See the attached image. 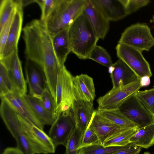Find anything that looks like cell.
Segmentation results:
<instances>
[{
	"instance_id": "3",
	"label": "cell",
	"mask_w": 154,
	"mask_h": 154,
	"mask_svg": "<svg viewBox=\"0 0 154 154\" xmlns=\"http://www.w3.org/2000/svg\"><path fill=\"white\" fill-rule=\"evenodd\" d=\"M87 0H59L53 11L44 21L51 37L70 24L82 13Z\"/></svg>"
},
{
	"instance_id": "18",
	"label": "cell",
	"mask_w": 154,
	"mask_h": 154,
	"mask_svg": "<svg viewBox=\"0 0 154 154\" xmlns=\"http://www.w3.org/2000/svg\"><path fill=\"white\" fill-rule=\"evenodd\" d=\"M97 134L101 145L114 134L124 130L99 114L95 110L89 125Z\"/></svg>"
},
{
	"instance_id": "13",
	"label": "cell",
	"mask_w": 154,
	"mask_h": 154,
	"mask_svg": "<svg viewBox=\"0 0 154 154\" xmlns=\"http://www.w3.org/2000/svg\"><path fill=\"white\" fill-rule=\"evenodd\" d=\"M17 5L14 17L7 41L0 59L10 56L18 50L17 45L21 31L23 19V5L21 0H17Z\"/></svg>"
},
{
	"instance_id": "14",
	"label": "cell",
	"mask_w": 154,
	"mask_h": 154,
	"mask_svg": "<svg viewBox=\"0 0 154 154\" xmlns=\"http://www.w3.org/2000/svg\"><path fill=\"white\" fill-rule=\"evenodd\" d=\"M17 115L22 129L29 139L44 152H49L50 153L55 152L56 148L48 135L43 130L39 128L17 113Z\"/></svg>"
},
{
	"instance_id": "4",
	"label": "cell",
	"mask_w": 154,
	"mask_h": 154,
	"mask_svg": "<svg viewBox=\"0 0 154 154\" xmlns=\"http://www.w3.org/2000/svg\"><path fill=\"white\" fill-rule=\"evenodd\" d=\"M0 113L6 127L17 142V147L24 154H44L43 152L37 147L24 132L17 113L2 99Z\"/></svg>"
},
{
	"instance_id": "1",
	"label": "cell",
	"mask_w": 154,
	"mask_h": 154,
	"mask_svg": "<svg viewBox=\"0 0 154 154\" xmlns=\"http://www.w3.org/2000/svg\"><path fill=\"white\" fill-rule=\"evenodd\" d=\"M26 59L38 64L45 73L48 88L55 98L56 86L61 66L55 54L52 37L44 21L35 19L23 29Z\"/></svg>"
},
{
	"instance_id": "40",
	"label": "cell",
	"mask_w": 154,
	"mask_h": 154,
	"mask_svg": "<svg viewBox=\"0 0 154 154\" xmlns=\"http://www.w3.org/2000/svg\"><path fill=\"white\" fill-rule=\"evenodd\" d=\"M150 77L148 75H145L140 79V83L141 87L148 86L150 84Z\"/></svg>"
},
{
	"instance_id": "23",
	"label": "cell",
	"mask_w": 154,
	"mask_h": 154,
	"mask_svg": "<svg viewBox=\"0 0 154 154\" xmlns=\"http://www.w3.org/2000/svg\"><path fill=\"white\" fill-rule=\"evenodd\" d=\"M39 121L44 126L51 125L56 118L47 110L42 104L39 99L26 94L22 96Z\"/></svg>"
},
{
	"instance_id": "8",
	"label": "cell",
	"mask_w": 154,
	"mask_h": 154,
	"mask_svg": "<svg viewBox=\"0 0 154 154\" xmlns=\"http://www.w3.org/2000/svg\"><path fill=\"white\" fill-rule=\"evenodd\" d=\"M118 109L139 128L154 124V116L142 104L135 94L125 100Z\"/></svg>"
},
{
	"instance_id": "33",
	"label": "cell",
	"mask_w": 154,
	"mask_h": 154,
	"mask_svg": "<svg viewBox=\"0 0 154 154\" xmlns=\"http://www.w3.org/2000/svg\"><path fill=\"white\" fill-rule=\"evenodd\" d=\"M127 15L147 5L150 2L149 0H120Z\"/></svg>"
},
{
	"instance_id": "6",
	"label": "cell",
	"mask_w": 154,
	"mask_h": 154,
	"mask_svg": "<svg viewBox=\"0 0 154 154\" xmlns=\"http://www.w3.org/2000/svg\"><path fill=\"white\" fill-rule=\"evenodd\" d=\"M118 43L128 45L142 52L149 51L154 46V38L148 25L138 23L132 25L125 30Z\"/></svg>"
},
{
	"instance_id": "7",
	"label": "cell",
	"mask_w": 154,
	"mask_h": 154,
	"mask_svg": "<svg viewBox=\"0 0 154 154\" xmlns=\"http://www.w3.org/2000/svg\"><path fill=\"white\" fill-rule=\"evenodd\" d=\"M119 59L124 61L140 79L145 75L151 77L152 73L149 63L142 51L133 47L118 43L116 47Z\"/></svg>"
},
{
	"instance_id": "19",
	"label": "cell",
	"mask_w": 154,
	"mask_h": 154,
	"mask_svg": "<svg viewBox=\"0 0 154 154\" xmlns=\"http://www.w3.org/2000/svg\"><path fill=\"white\" fill-rule=\"evenodd\" d=\"M73 83L76 100L93 103L96 97L93 79L87 74L73 76Z\"/></svg>"
},
{
	"instance_id": "30",
	"label": "cell",
	"mask_w": 154,
	"mask_h": 154,
	"mask_svg": "<svg viewBox=\"0 0 154 154\" xmlns=\"http://www.w3.org/2000/svg\"><path fill=\"white\" fill-rule=\"evenodd\" d=\"M17 1L13 0H2L0 5V30L8 20L15 9Z\"/></svg>"
},
{
	"instance_id": "15",
	"label": "cell",
	"mask_w": 154,
	"mask_h": 154,
	"mask_svg": "<svg viewBox=\"0 0 154 154\" xmlns=\"http://www.w3.org/2000/svg\"><path fill=\"white\" fill-rule=\"evenodd\" d=\"M82 13L87 18L97 37L103 39L109 29V21L91 0H87Z\"/></svg>"
},
{
	"instance_id": "22",
	"label": "cell",
	"mask_w": 154,
	"mask_h": 154,
	"mask_svg": "<svg viewBox=\"0 0 154 154\" xmlns=\"http://www.w3.org/2000/svg\"><path fill=\"white\" fill-rule=\"evenodd\" d=\"M68 27L52 37L54 49L61 66L64 65L68 54L71 52L68 36Z\"/></svg>"
},
{
	"instance_id": "38",
	"label": "cell",
	"mask_w": 154,
	"mask_h": 154,
	"mask_svg": "<svg viewBox=\"0 0 154 154\" xmlns=\"http://www.w3.org/2000/svg\"><path fill=\"white\" fill-rule=\"evenodd\" d=\"M140 147L129 144L121 149L112 154H139L141 150Z\"/></svg>"
},
{
	"instance_id": "31",
	"label": "cell",
	"mask_w": 154,
	"mask_h": 154,
	"mask_svg": "<svg viewBox=\"0 0 154 154\" xmlns=\"http://www.w3.org/2000/svg\"><path fill=\"white\" fill-rule=\"evenodd\" d=\"M123 146L104 147L100 144L94 145L80 148L77 154H112Z\"/></svg>"
},
{
	"instance_id": "10",
	"label": "cell",
	"mask_w": 154,
	"mask_h": 154,
	"mask_svg": "<svg viewBox=\"0 0 154 154\" xmlns=\"http://www.w3.org/2000/svg\"><path fill=\"white\" fill-rule=\"evenodd\" d=\"M141 87L140 80L116 88H112L98 99V108L106 110L118 109L125 100L135 94Z\"/></svg>"
},
{
	"instance_id": "5",
	"label": "cell",
	"mask_w": 154,
	"mask_h": 154,
	"mask_svg": "<svg viewBox=\"0 0 154 154\" xmlns=\"http://www.w3.org/2000/svg\"><path fill=\"white\" fill-rule=\"evenodd\" d=\"M73 77L64 65H63L58 73L56 86L54 109L56 118L62 112L71 109L76 100Z\"/></svg>"
},
{
	"instance_id": "21",
	"label": "cell",
	"mask_w": 154,
	"mask_h": 154,
	"mask_svg": "<svg viewBox=\"0 0 154 154\" xmlns=\"http://www.w3.org/2000/svg\"><path fill=\"white\" fill-rule=\"evenodd\" d=\"M109 21H117L127 16L120 0H91Z\"/></svg>"
},
{
	"instance_id": "20",
	"label": "cell",
	"mask_w": 154,
	"mask_h": 154,
	"mask_svg": "<svg viewBox=\"0 0 154 154\" xmlns=\"http://www.w3.org/2000/svg\"><path fill=\"white\" fill-rule=\"evenodd\" d=\"M110 77L112 89L122 87L140 80V78L122 60L119 59L112 65Z\"/></svg>"
},
{
	"instance_id": "2",
	"label": "cell",
	"mask_w": 154,
	"mask_h": 154,
	"mask_svg": "<svg viewBox=\"0 0 154 154\" xmlns=\"http://www.w3.org/2000/svg\"><path fill=\"white\" fill-rule=\"evenodd\" d=\"M68 33L71 52L80 59H88L99 39L84 14H80L70 24Z\"/></svg>"
},
{
	"instance_id": "11",
	"label": "cell",
	"mask_w": 154,
	"mask_h": 154,
	"mask_svg": "<svg viewBox=\"0 0 154 154\" xmlns=\"http://www.w3.org/2000/svg\"><path fill=\"white\" fill-rule=\"evenodd\" d=\"M25 71L29 94L39 99L44 91L48 88L43 70L38 64L26 59Z\"/></svg>"
},
{
	"instance_id": "35",
	"label": "cell",
	"mask_w": 154,
	"mask_h": 154,
	"mask_svg": "<svg viewBox=\"0 0 154 154\" xmlns=\"http://www.w3.org/2000/svg\"><path fill=\"white\" fill-rule=\"evenodd\" d=\"M59 0H36L42 11L41 20L44 21L51 13Z\"/></svg>"
},
{
	"instance_id": "42",
	"label": "cell",
	"mask_w": 154,
	"mask_h": 154,
	"mask_svg": "<svg viewBox=\"0 0 154 154\" xmlns=\"http://www.w3.org/2000/svg\"><path fill=\"white\" fill-rule=\"evenodd\" d=\"M143 154H152L150 153V152H145L143 153Z\"/></svg>"
},
{
	"instance_id": "36",
	"label": "cell",
	"mask_w": 154,
	"mask_h": 154,
	"mask_svg": "<svg viewBox=\"0 0 154 154\" xmlns=\"http://www.w3.org/2000/svg\"><path fill=\"white\" fill-rule=\"evenodd\" d=\"M39 99L44 108L55 117V100L48 88L44 91Z\"/></svg>"
},
{
	"instance_id": "41",
	"label": "cell",
	"mask_w": 154,
	"mask_h": 154,
	"mask_svg": "<svg viewBox=\"0 0 154 154\" xmlns=\"http://www.w3.org/2000/svg\"><path fill=\"white\" fill-rule=\"evenodd\" d=\"M150 22L151 23H153V28H154V15L152 16V18Z\"/></svg>"
},
{
	"instance_id": "17",
	"label": "cell",
	"mask_w": 154,
	"mask_h": 154,
	"mask_svg": "<svg viewBox=\"0 0 154 154\" xmlns=\"http://www.w3.org/2000/svg\"><path fill=\"white\" fill-rule=\"evenodd\" d=\"M75 127L84 133L91 122L95 111L93 103L75 100L71 108Z\"/></svg>"
},
{
	"instance_id": "27",
	"label": "cell",
	"mask_w": 154,
	"mask_h": 154,
	"mask_svg": "<svg viewBox=\"0 0 154 154\" xmlns=\"http://www.w3.org/2000/svg\"><path fill=\"white\" fill-rule=\"evenodd\" d=\"M0 96L1 98L9 93L16 92L6 66L2 61H0Z\"/></svg>"
},
{
	"instance_id": "39",
	"label": "cell",
	"mask_w": 154,
	"mask_h": 154,
	"mask_svg": "<svg viewBox=\"0 0 154 154\" xmlns=\"http://www.w3.org/2000/svg\"><path fill=\"white\" fill-rule=\"evenodd\" d=\"M1 154H24L16 147H8L5 149Z\"/></svg>"
},
{
	"instance_id": "24",
	"label": "cell",
	"mask_w": 154,
	"mask_h": 154,
	"mask_svg": "<svg viewBox=\"0 0 154 154\" xmlns=\"http://www.w3.org/2000/svg\"><path fill=\"white\" fill-rule=\"evenodd\" d=\"M130 145L147 149L154 144V124L138 128L130 139Z\"/></svg>"
},
{
	"instance_id": "34",
	"label": "cell",
	"mask_w": 154,
	"mask_h": 154,
	"mask_svg": "<svg viewBox=\"0 0 154 154\" xmlns=\"http://www.w3.org/2000/svg\"><path fill=\"white\" fill-rule=\"evenodd\" d=\"M99 144L101 145L97 134L89 126L84 133L79 149L82 148Z\"/></svg>"
},
{
	"instance_id": "29",
	"label": "cell",
	"mask_w": 154,
	"mask_h": 154,
	"mask_svg": "<svg viewBox=\"0 0 154 154\" xmlns=\"http://www.w3.org/2000/svg\"><path fill=\"white\" fill-rule=\"evenodd\" d=\"M84 133L75 127L65 146L66 151L64 154H77Z\"/></svg>"
},
{
	"instance_id": "32",
	"label": "cell",
	"mask_w": 154,
	"mask_h": 154,
	"mask_svg": "<svg viewBox=\"0 0 154 154\" xmlns=\"http://www.w3.org/2000/svg\"><path fill=\"white\" fill-rule=\"evenodd\" d=\"M140 102L154 116V88L139 91L135 94Z\"/></svg>"
},
{
	"instance_id": "16",
	"label": "cell",
	"mask_w": 154,
	"mask_h": 154,
	"mask_svg": "<svg viewBox=\"0 0 154 154\" xmlns=\"http://www.w3.org/2000/svg\"><path fill=\"white\" fill-rule=\"evenodd\" d=\"M1 99L5 100L18 114L43 130L44 125L37 119L22 96L16 92H12L6 94Z\"/></svg>"
},
{
	"instance_id": "12",
	"label": "cell",
	"mask_w": 154,
	"mask_h": 154,
	"mask_svg": "<svg viewBox=\"0 0 154 154\" xmlns=\"http://www.w3.org/2000/svg\"><path fill=\"white\" fill-rule=\"evenodd\" d=\"M0 60L6 66L16 92L22 96L26 94L27 82L23 76L18 50L8 57Z\"/></svg>"
},
{
	"instance_id": "25",
	"label": "cell",
	"mask_w": 154,
	"mask_h": 154,
	"mask_svg": "<svg viewBox=\"0 0 154 154\" xmlns=\"http://www.w3.org/2000/svg\"><path fill=\"white\" fill-rule=\"evenodd\" d=\"M96 110L99 114L118 125L122 129H128L137 128L118 108L108 110L98 108Z\"/></svg>"
},
{
	"instance_id": "28",
	"label": "cell",
	"mask_w": 154,
	"mask_h": 154,
	"mask_svg": "<svg viewBox=\"0 0 154 154\" xmlns=\"http://www.w3.org/2000/svg\"><path fill=\"white\" fill-rule=\"evenodd\" d=\"M88 59L108 68L113 64L111 57L106 50L103 47L97 45L91 52Z\"/></svg>"
},
{
	"instance_id": "9",
	"label": "cell",
	"mask_w": 154,
	"mask_h": 154,
	"mask_svg": "<svg viewBox=\"0 0 154 154\" xmlns=\"http://www.w3.org/2000/svg\"><path fill=\"white\" fill-rule=\"evenodd\" d=\"M75 127L71 109L62 112L58 116L51 125L48 135L56 148L60 145L66 146Z\"/></svg>"
},
{
	"instance_id": "37",
	"label": "cell",
	"mask_w": 154,
	"mask_h": 154,
	"mask_svg": "<svg viewBox=\"0 0 154 154\" xmlns=\"http://www.w3.org/2000/svg\"><path fill=\"white\" fill-rule=\"evenodd\" d=\"M16 8L2 29L0 30V55L2 53L7 41L15 14Z\"/></svg>"
},
{
	"instance_id": "26",
	"label": "cell",
	"mask_w": 154,
	"mask_h": 154,
	"mask_svg": "<svg viewBox=\"0 0 154 154\" xmlns=\"http://www.w3.org/2000/svg\"><path fill=\"white\" fill-rule=\"evenodd\" d=\"M138 128L123 130L114 134L106 140L104 147L123 146L130 143V139L138 129Z\"/></svg>"
}]
</instances>
